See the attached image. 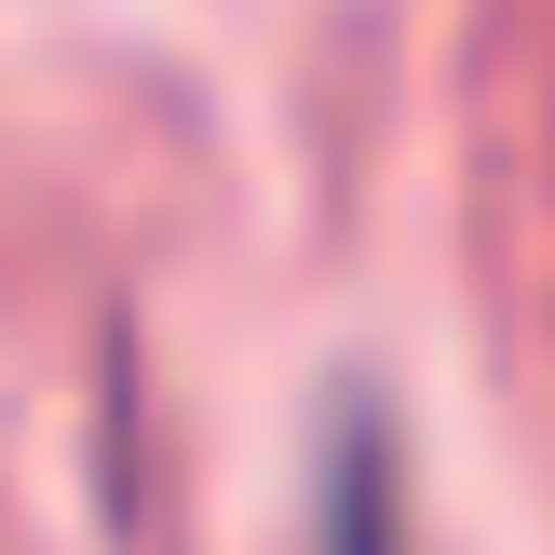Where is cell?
Masks as SVG:
<instances>
[{
    "mask_svg": "<svg viewBox=\"0 0 555 555\" xmlns=\"http://www.w3.org/2000/svg\"><path fill=\"white\" fill-rule=\"evenodd\" d=\"M325 555H393V502H379V461H366V434L339 448V488H325Z\"/></svg>",
    "mask_w": 555,
    "mask_h": 555,
    "instance_id": "1",
    "label": "cell"
}]
</instances>
